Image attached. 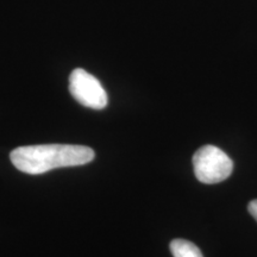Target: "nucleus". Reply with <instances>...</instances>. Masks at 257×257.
Returning a JSON list of instances; mask_svg holds the SVG:
<instances>
[{
	"label": "nucleus",
	"instance_id": "f257e3e1",
	"mask_svg": "<svg viewBox=\"0 0 257 257\" xmlns=\"http://www.w3.org/2000/svg\"><path fill=\"white\" fill-rule=\"evenodd\" d=\"M93 149L74 144H40L19 147L12 150L10 159L21 172L36 175L53 169L83 166L93 161Z\"/></svg>",
	"mask_w": 257,
	"mask_h": 257
},
{
	"label": "nucleus",
	"instance_id": "f03ea898",
	"mask_svg": "<svg viewBox=\"0 0 257 257\" xmlns=\"http://www.w3.org/2000/svg\"><path fill=\"white\" fill-rule=\"evenodd\" d=\"M194 174L202 184L213 185L226 180L233 169L229 155L214 146H204L193 156Z\"/></svg>",
	"mask_w": 257,
	"mask_h": 257
},
{
	"label": "nucleus",
	"instance_id": "7ed1b4c3",
	"mask_svg": "<svg viewBox=\"0 0 257 257\" xmlns=\"http://www.w3.org/2000/svg\"><path fill=\"white\" fill-rule=\"evenodd\" d=\"M69 92L76 101L93 110H102L107 105V94L100 81L82 68L70 74Z\"/></svg>",
	"mask_w": 257,
	"mask_h": 257
},
{
	"label": "nucleus",
	"instance_id": "20e7f679",
	"mask_svg": "<svg viewBox=\"0 0 257 257\" xmlns=\"http://www.w3.org/2000/svg\"><path fill=\"white\" fill-rule=\"evenodd\" d=\"M169 246L174 257H204L200 249L189 240L176 238L170 242Z\"/></svg>",
	"mask_w": 257,
	"mask_h": 257
},
{
	"label": "nucleus",
	"instance_id": "39448f33",
	"mask_svg": "<svg viewBox=\"0 0 257 257\" xmlns=\"http://www.w3.org/2000/svg\"><path fill=\"white\" fill-rule=\"evenodd\" d=\"M248 211L250 212V214L255 218V220L257 221V199L255 200H251L248 205Z\"/></svg>",
	"mask_w": 257,
	"mask_h": 257
}]
</instances>
